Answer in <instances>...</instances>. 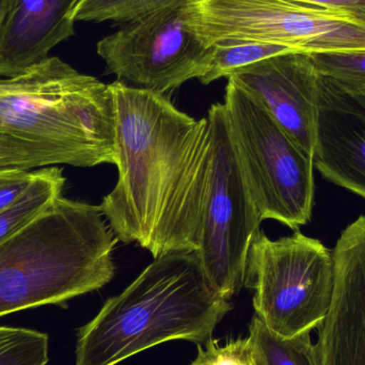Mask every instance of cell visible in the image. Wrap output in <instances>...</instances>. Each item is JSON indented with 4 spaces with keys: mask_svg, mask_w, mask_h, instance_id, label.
I'll return each instance as SVG.
<instances>
[{
    "mask_svg": "<svg viewBox=\"0 0 365 365\" xmlns=\"http://www.w3.org/2000/svg\"><path fill=\"white\" fill-rule=\"evenodd\" d=\"M225 115L232 145L261 220L297 231L314 206L313 158L274 119L261 101L229 79Z\"/></svg>",
    "mask_w": 365,
    "mask_h": 365,
    "instance_id": "obj_5",
    "label": "cell"
},
{
    "mask_svg": "<svg viewBox=\"0 0 365 365\" xmlns=\"http://www.w3.org/2000/svg\"><path fill=\"white\" fill-rule=\"evenodd\" d=\"M100 206L58 197L0 242V317L61 304L115 276L117 244Z\"/></svg>",
    "mask_w": 365,
    "mask_h": 365,
    "instance_id": "obj_4",
    "label": "cell"
},
{
    "mask_svg": "<svg viewBox=\"0 0 365 365\" xmlns=\"http://www.w3.org/2000/svg\"><path fill=\"white\" fill-rule=\"evenodd\" d=\"M109 88L119 179L100 208L111 232L154 259L197 252L212 173L210 120L182 113L165 94L117 81Z\"/></svg>",
    "mask_w": 365,
    "mask_h": 365,
    "instance_id": "obj_1",
    "label": "cell"
},
{
    "mask_svg": "<svg viewBox=\"0 0 365 365\" xmlns=\"http://www.w3.org/2000/svg\"><path fill=\"white\" fill-rule=\"evenodd\" d=\"M314 168L365 199V96L319 74Z\"/></svg>",
    "mask_w": 365,
    "mask_h": 365,
    "instance_id": "obj_12",
    "label": "cell"
},
{
    "mask_svg": "<svg viewBox=\"0 0 365 365\" xmlns=\"http://www.w3.org/2000/svg\"><path fill=\"white\" fill-rule=\"evenodd\" d=\"M185 4L169 6L105 36L96 44L107 73L134 89L165 94L207 72L212 46L188 27Z\"/></svg>",
    "mask_w": 365,
    "mask_h": 365,
    "instance_id": "obj_9",
    "label": "cell"
},
{
    "mask_svg": "<svg viewBox=\"0 0 365 365\" xmlns=\"http://www.w3.org/2000/svg\"><path fill=\"white\" fill-rule=\"evenodd\" d=\"M255 365H322L310 332L283 338L272 332L255 315L249 334Z\"/></svg>",
    "mask_w": 365,
    "mask_h": 365,
    "instance_id": "obj_15",
    "label": "cell"
},
{
    "mask_svg": "<svg viewBox=\"0 0 365 365\" xmlns=\"http://www.w3.org/2000/svg\"><path fill=\"white\" fill-rule=\"evenodd\" d=\"M212 160L197 255L215 289L229 300L244 287L247 257L261 218L238 164L223 103L208 111Z\"/></svg>",
    "mask_w": 365,
    "mask_h": 365,
    "instance_id": "obj_8",
    "label": "cell"
},
{
    "mask_svg": "<svg viewBox=\"0 0 365 365\" xmlns=\"http://www.w3.org/2000/svg\"><path fill=\"white\" fill-rule=\"evenodd\" d=\"M187 0H77L73 10L75 21H113L130 23Z\"/></svg>",
    "mask_w": 365,
    "mask_h": 365,
    "instance_id": "obj_17",
    "label": "cell"
},
{
    "mask_svg": "<svg viewBox=\"0 0 365 365\" xmlns=\"http://www.w3.org/2000/svg\"><path fill=\"white\" fill-rule=\"evenodd\" d=\"M229 79L261 101L285 132L313 158L319 72L310 53L291 51L246 66Z\"/></svg>",
    "mask_w": 365,
    "mask_h": 365,
    "instance_id": "obj_11",
    "label": "cell"
},
{
    "mask_svg": "<svg viewBox=\"0 0 365 365\" xmlns=\"http://www.w3.org/2000/svg\"><path fill=\"white\" fill-rule=\"evenodd\" d=\"M64 182L62 169L58 167L36 171L27 190L12 205L0 212V242L61 197Z\"/></svg>",
    "mask_w": 365,
    "mask_h": 365,
    "instance_id": "obj_14",
    "label": "cell"
},
{
    "mask_svg": "<svg viewBox=\"0 0 365 365\" xmlns=\"http://www.w3.org/2000/svg\"><path fill=\"white\" fill-rule=\"evenodd\" d=\"M319 75L365 96V51L310 53Z\"/></svg>",
    "mask_w": 365,
    "mask_h": 365,
    "instance_id": "obj_19",
    "label": "cell"
},
{
    "mask_svg": "<svg viewBox=\"0 0 365 365\" xmlns=\"http://www.w3.org/2000/svg\"><path fill=\"white\" fill-rule=\"evenodd\" d=\"M34 173L0 168V212L12 205L31 184Z\"/></svg>",
    "mask_w": 365,
    "mask_h": 365,
    "instance_id": "obj_21",
    "label": "cell"
},
{
    "mask_svg": "<svg viewBox=\"0 0 365 365\" xmlns=\"http://www.w3.org/2000/svg\"><path fill=\"white\" fill-rule=\"evenodd\" d=\"M231 309L195 251L163 255L78 330L75 365H115L169 341L205 344Z\"/></svg>",
    "mask_w": 365,
    "mask_h": 365,
    "instance_id": "obj_3",
    "label": "cell"
},
{
    "mask_svg": "<svg viewBox=\"0 0 365 365\" xmlns=\"http://www.w3.org/2000/svg\"><path fill=\"white\" fill-rule=\"evenodd\" d=\"M189 365H255L250 339L232 340L225 346L210 339L205 349L197 346V357Z\"/></svg>",
    "mask_w": 365,
    "mask_h": 365,
    "instance_id": "obj_20",
    "label": "cell"
},
{
    "mask_svg": "<svg viewBox=\"0 0 365 365\" xmlns=\"http://www.w3.org/2000/svg\"><path fill=\"white\" fill-rule=\"evenodd\" d=\"M115 165L109 85L58 57L0 78V168Z\"/></svg>",
    "mask_w": 365,
    "mask_h": 365,
    "instance_id": "obj_2",
    "label": "cell"
},
{
    "mask_svg": "<svg viewBox=\"0 0 365 365\" xmlns=\"http://www.w3.org/2000/svg\"><path fill=\"white\" fill-rule=\"evenodd\" d=\"M8 6L9 0H0V32H1L2 25H4V19H6Z\"/></svg>",
    "mask_w": 365,
    "mask_h": 365,
    "instance_id": "obj_23",
    "label": "cell"
},
{
    "mask_svg": "<svg viewBox=\"0 0 365 365\" xmlns=\"http://www.w3.org/2000/svg\"><path fill=\"white\" fill-rule=\"evenodd\" d=\"M334 287L317 327L322 365H365V215L341 234L332 252Z\"/></svg>",
    "mask_w": 365,
    "mask_h": 365,
    "instance_id": "obj_10",
    "label": "cell"
},
{
    "mask_svg": "<svg viewBox=\"0 0 365 365\" xmlns=\"http://www.w3.org/2000/svg\"><path fill=\"white\" fill-rule=\"evenodd\" d=\"M48 349L46 334L0 326V365H46Z\"/></svg>",
    "mask_w": 365,
    "mask_h": 365,
    "instance_id": "obj_18",
    "label": "cell"
},
{
    "mask_svg": "<svg viewBox=\"0 0 365 365\" xmlns=\"http://www.w3.org/2000/svg\"><path fill=\"white\" fill-rule=\"evenodd\" d=\"M210 46L212 56L210 66L205 75L199 79L203 85H210L222 77L229 78L237 71L268 58L296 51L280 45L237 41H223Z\"/></svg>",
    "mask_w": 365,
    "mask_h": 365,
    "instance_id": "obj_16",
    "label": "cell"
},
{
    "mask_svg": "<svg viewBox=\"0 0 365 365\" xmlns=\"http://www.w3.org/2000/svg\"><path fill=\"white\" fill-rule=\"evenodd\" d=\"M77 0H9L0 32V78L21 74L46 61L49 53L75 34Z\"/></svg>",
    "mask_w": 365,
    "mask_h": 365,
    "instance_id": "obj_13",
    "label": "cell"
},
{
    "mask_svg": "<svg viewBox=\"0 0 365 365\" xmlns=\"http://www.w3.org/2000/svg\"><path fill=\"white\" fill-rule=\"evenodd\" d=\"M187 27L210 46L223 41L280 45L302 53L365 51V21L289 0H187Z\"/></svg>",
    "mask_w": 365,
    "mask_h": 365,
    "instance_id": "obj_6",
    "label": "cell"
},
{
    "mask_svg": "<svg viewBox=\"0 0 365 365\" xmlns=\"http://www.w3.org/2000/svg\"><path fill=\"white\" fill-rule=\"evenodd\" d=\"M311 4L327 10L346 13L365 21V0H289Z\"/></svg>",
    "mask_w": 365,
    "mask_h": 365,
    "instance_id": "obj_22",
    "label": "cell"
},
{
    "mask_svg": "<svg viewBox=\"0 0 365 365\" xmlns=\"http://www.w3.org/2000/svg\"><path fill=\"white\" fill-rule=\"evenodd\" d=\"M244 287L255 289L257 317L278 336L294 338L317 329L329 311L334 257L298 230L277 240L259 230L247 257Z\"/></svg>",
    "mask_w": 365,
    "mask_h": 365,
    "instance_id": "obj_7",
    "label": "cell"
}]
</instances>
